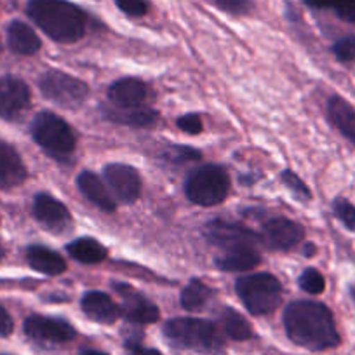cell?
<instances>
[{
  "mask_svg": "<svg viewBox=\"0 0 355 355\" xmlns=\"http://www.w3.org/2000/svg\"><path fill=\"white\" fill-rule=\"evenodd\" d=\"M284 326L296 345L310 350H326L340 343L333 313L322 303L309 300L291 303L284 312Z\"/></svg>",
  "mask_w": 355,
  "mask_h": 355,
  "instance_id": "6da1fadb",
  "label": "cell"
},
{
  "mask_svg": "<svg viewBox=\"0 0 355 355\" xmlns=\"http://www.w3.org/2000/svg\"><path fill=\"white\" fill-rule=\"evenodd\" d=\"M26 12L32 21L56 42L71 44L84 37V12L67 0H28Z\"/></svg>",
  "mask_w": 355,
  "mask_h": 355,
  "instance_id": "7a4b0ae2",
  "label": "cell"
},
{
  "mask_svg": "<svg viewBox=\"0 0 355 355\" xmlns=\"http://www.w3.org/2000/svg\"><path fill=\"white\" fill-rule=\"evenodd\" d=\"M164 334L171 343L182 348L200 352V354H220L225 343L218 327L202 319H171L164 326Z\"/></svg>",
  "mask_w": 355,
  "mask_h": 355,
  "instance_id": "3957f363",
  "label": "cell"
},
{
  "mask_svg": "<svg viewBox=\"0 0 355 355\" xmlns=\"http://www.w3.org/2000/svg\"><path fill=\"white\" fill-rule=\"evenodd\" d=\"M237 295L254 315L274 312L282 298V284L272 274L245 275L237 281Z\"/></svg>",
  "mask_w": 355,
  "mask_h": 355,
  "instance_id": "277c9868",
  "label": "cell"
},
{
  "mask_svg": "<svg viewBox=\"0 0 355 355\" xmlns=\"http://www.w3.org/2000/svg\"><path fill=\"white\" fill-rule=\"evenodd\" d=\"M228 189H230L228 174L225 173L223 167L214 166V164L197 167L190 173L185 183L189 199L204 207L223 202L228 196Z\"/></svg>",
  "mask_w": 355,
  "mask_h": 355,
  "instance_id": "5b68a950",
  "label": "cell"
},
{
  "mask_svg": "<svg viewBox=\"0 0 355 355\" xmlns=\"http://www.w3.org/2000/svg\"><path fill=\"white\" fill-rule=\"evenodd\" d=\"M32 136L37 145L53 155H67L73 152L77 145L70 125L51 112H42L33 119Z\"/></svg>",
  "mask_w": 355,
  "mask_h": 355,
  "instance_id": "8992f818",
  "label": "cell"
},
{
  "mask_svg": "<svg viewBox=\"0 0 355 355\" xmlns=\"http://www.w3.org/2000/svg\"><path fill=\"white\" fill-rule=\"evenodd\" d=\"M40 91L46 100L64 108H77L89 94L84 82L58 70H49L40 77Z\"/></svg>",
  "mask_w": 355,
  "mask_h": 355,
  "instance_id": "52a82bcc",
  "label": "cell"
},
{
  "mask_svg": "<svg viewBox=\"0 0 355 355\" xmlns=\"http://www.w3.org/2000/svg\"><path fill=\"white\" fill-rule=\"evenodd\" d=\"M206 239L216 248L223 251H232V249L241 248H256L261 242V235L254 234L249 228L241 227L237 223H228L223 220L209 221L204 228Z\"/></svg>",
  "mask_w": 355,
  "mask_h": 355,
  "instance_id": "ba28073f",
  "label": "cell"
},
{
  "mask_svg": "<svg viewBox=\"0 0 355 355\" xmlns=\"http://www.w3.org/2000/svg\"><path fill=\"white\" fill-rule=\"evenodd\" d=\"M114 289L122 300L121 313L136 324H152L159 319V309L150 300L139 295L135 288L122 282H114Z\"/></svg>",
  "mask_w": 355,
  "mask_h": 355,
  "instance_id": "9c48e42d",
  "label": "cell"
},
{
  "mask_svg": "<svg viewBox=\"0 0 355 355\" xmlns=\"http://www.w3.org/2000/svg\"><path fill=\"white\" fill-rule=\"evenodd\" d=\"M30 107V89L21 78H0V117L15 121Z\"/></svg>",
  "mask_w": 355,
  "mask_h": 355,
  "instance_id": "30bf717a",
  "label": "cell"
},
{
  "mask_svg": "<svg viewBox=\"0 0 355 355\" xmlns=\"http://www.w3.org/2000/svg\"><path fill=\"white\" fill-rule=\"evenodd\" d=\"M105 180L122 202H135L141 192V178L135 167L114 162L105 167Z\"/></svg>",
  "mask_w": 355,
  "mask_h": 355,
  "instance_id": "8fae6325",
  "label": "cell"
},
{
  "mask_svg": "<svg viewBox=\"0 0 355 355\" xmlns=\"http://www.w3.org/2000/svg\"><path fill=\"white\" fill-rule=\"evenodd\" d=\"M25 333L32 340L47 343H67L75 338V329L67 320L44 315L28 317L25 320Z\"/></svg>",
  "mask_w": 355,
  "mask_h": 355,
  "instance_id": "7c38bea8",
  "label": "cell"
},
{
  "mask_svg": "<svg viewBox=\"0 0 355 355\" xmlns=\"http://www.w3.org/2000/svg\"><path fill=\"white\" fill-rule=\"evenodd\" d=\"M303 228L288 218H274L263 225L261 242L272 249H291L303 241Z\"/></svg>",
  "mask_w": 355,
  "mask_h": 355,
  "instance_id": "4fadbf2b",
  "label": "cell"
},
{
  "mask_svg": "<svg viewBox=\"0 0 355 355\" xmlns=\"http://www.w3.org/2000/svg\"><path fill=\"white\" fill-rule=\"evenodd\" d=\"M33 214L37 221L53 232H61L70 225V213L67 207L47 193H39L33 200Z\"/></svg>",
  "mask_w": 355,
  "mask_h": 355,
  "instance_id": "5bb4252c",
  "label": "cell"
},
{
  "mask_svg": "<svg viewBox=\"0 0 355 355\" xmlns=\"http://www.w3.org/2000/svg\"><path fill=\"white\" fill-rule=\"evenodd\" d=\"M108 98L121 108L139 107L150 98V87L139 78H121L110 85Z\"/></svg>",
  "mask_w": 355,
  "mask_h": 355,
  "instance_id": "9a60e30c",
  "label": "cell"
},
{
  "mask_svg": "<svg viewBox=\"0 0 355 355\" xmlns=\"http://www.w3.org/2000/svg\"><path fill=\"white\" fill-rule=\"evenodd\" d=\"M26 178L25 164L12 146L0 143V189L8 190L21 185Z\"/></svg>",
  "mask_w": 355,
  "mask_h": 355,
  "instance_id": "2e32d148",
  "label": "cell"
},
{
  "mask_svg": "<svg viewBox=\"0 0 355 355\" xmlns=\"http://www.w3.org/2000/svg\"><path fill=\"white\" fill-rule=\"evenodd\" d=\"M82 310L89 319L100 324H114L121 315V309L114 300L100 291H91L82 298Z\"/></svg>",
  "mask_w": 355,
  "mask_h": 355,
  "instance_id": "e0dca14e",
  "label": "cell"
},
{
  "mask_svg": "<svg viewBox=\"0 0 355 355\" xmlns=\"http://www.w3.org/2000/svg\"><path fill=\"white\" fill-rule=\"evenodd\" d=\"M77 187L82 193H84L85 199H89L96 207H100L101 211H107V213H112L115 211L117 204H115V199L112 197V193L108 192V189L105 187V183L101 182L100 178L94 173H89V171H84V173L78 174L77 178Z\"/></svg>",
  "mask_w": 355,
  "mask_h": 355,
  "instance_id": "ac0fdd59",
  "label": "cell"
},
{
  "mask_svg": "<svg viewBox=\"0 0 355 355\" xmlns=\"http://www.w3.org/2000/svg\"><path fill=\"white\" fill-rule=\"evenodd\" d=\"M8 44L9 49L21 56H30L35 54L40 49L39 35L33 32L32 26H28L23 21H12L8 28Z\"/></svg>",
  "mask_w": 355,
  "mask_h": 355,
  "instance_id": "d6986e66",
  "label": "cell"
},
{
  "mask_svg": "<svg viewBox=\"0 0 355 355\" xmlns=\"http://www.w3.org/2000/svg\"><path fill=\"white\" fill-rule=\"evenodd\" d=\"M26 259L33 270L46 275H60L67 270V261L56 251L44 245H30L26 249Z\"/></svg>",
  "mask_w": 355,
  "mask_h": 355,
  "instance_id": "ffe728a7",
  "label": "cell"
},
{
  "mask_svg": "<svg viewBox=\"0 0 355 355\" xmlns=\"http://www.w3.org/2000/svg\"><path fill=\"white\" fill-rule=\"evenodd\" d=\"M327 115L334 128L355 145V108L343 98L333 96L327 103Z\"/></svg>",
  "mask_w": 355,
  "mask_h": 355,
  "instance_id": "44dd1931",
  "label": "cell"
},
{
  "mask_svg": "<svg viewBox=\"0 0 355 355\" xmlns=\"http://www.w3.org/2000/svg\"><path fill=\"white\" fill-rule=\"evenodd\" d=\"M261 261V256L256 248H241L225 251L223 256L216 258V266L225 272H245L254 268Z\"/></svg>",
  "mask_w": 355,
  "mask_h": 355,
  "instance_id": "7402d4cb",
  "label": "cell"
},
{
  "mask_svg": "<svg viewBox=\"0 0 355 355\" xmlns=\"http://www.w3.org/2000/svg\"><path fill=\"white\" fill-rule=\"evenodd\" d=\"M67 251L70 252L71 258H75L77 261L85 263V265H94V263H101L107 258L108 251L103 244H100L94 239H77V241L70 242L67 245Z\"/></svg>",
  "mask_w": 355,
  "mask_h": 355,
  "instance_id": "603a6c76",
  "label": "cell"
},
{
  "mask_svg": "<svg viewBox=\"0 0 355 355\" xmlns=\"http://www.w3.org/2000/svg\"><path fill=\"white\" fill-rule=\"evenodd\" d=\"M105 117L110 121L119 122V124H129V125H150L155 122L157 114L150 108H121L117 107L115 110H105Z\"/></svg>",
  "mask_w": 355,
  "mask_h": 355,
  "instance_id": "cb8c5ba5",
  "label": "cell"
},
{
  "mask_svg": "<svg viewBox=\"0 0 355 355\" xmlns=\"http://www.w3.org/2000/svg\"><path fill=\"white\" fill-rule=\"evenodd\" d=\"M214 291L204 282L193 281L189 282L185 289L182 291V305L185 310H190V312H197V310L204 309L207 305L211 298H213Z\"/></svg>",
  "mask_w": 355,
  "mask_h": 355,
  "instance_id": "d4e9b609",
  "label": "cell"
},
{
  "mask_svg": "<svg viewBox=\"0 0 355 355\" xmlns=\"http://www.w3.org/2000/svg\"><path fill=\"white\" fill-rule=\"evenodd\" d=\"M221 320H223V327L227 331L228 336L232 340H237V341H244L248 338H251L252 329H251V324L244 319L239 312L235 310L227 309L221 315Z\"/></svg>",
  "mask_w": 355,
  "mask_h": 355,
  "instance_id": "484cf974",
  "label": "cell"
},
{
  "mask_svg": "<svg viewBox=\"0 0 355 355\" xmlns=\"http://www.w3.org/2000/svg\"><path fill=\"white\" fill-rule=\"evenodd\" d=\"M300 288L303 291L310 293V295H320L326 289V281H324L322 274L315 268H306L303 274L300 275Z\"/></svg>",
  "mask_w": 355,
  "mask_h": 355,
  "instance_id": "4316f807",
  "label": "cell"
},
{
  "mask_svg": "<svg viewBox=\"0 0 355 355\" xmlns=\"http://www.w3.org/2000/svg\"><path fill=\"white\" fill-rule=\"evenodd\" d=\"M333 207H334V214L338 216V220H340L347 228L355 230V207L345 199L334 200Z\"/></svg>",
  "mask_w": 355,
  "mask_h": 355,
  "instance_id": "83f0119b",
  "label": "cell"
},
{
  "mask_svg": "<svg viewBox=\"0 0 355 355\" xmlns=\"http://www.w3.org/2000/svg\"><path fill=\"white\" fill-rule=\"evenodd\" d=\"M282 183H284V185L289 189V192L295 193L298 199L302 200L310 199V190L306 189L305 183H303L302 180L293 173V171H284V173H282Z\"/></svg>",
  "mask_w": 355,
  "mask_h": 355,
  "instance_id": "f1b7e54d",
  "label": "cell"
},
{
  "mask_svg": "<svg viewBox=\"0 0 355 355\" xmlns=\"http://www.w3.org/2000/svg\"><path fill=\"white\" fill-rule=\"evenodd\" d=\"M334 54L340 61H354L355 60V35L345 37L334 44Z\"/></svg>",
  "mask_w": 355,
  "mask_h": 355,
  "instance_id": "f546056e",
  "label": "cell"
},
{
  "mask_svg": "<svg viewBox=\"0 0 355 355\" xmlns=\"http://www.w3.org/2000/svg\"><path fill=\"white\" fill-rule=\"evenodd\" d=\"M121 11H124L129 16H143L148 11L146 0H115Z\"/></svg>",
  "mask_w": 355,
  "mask_h": 355,
  "instance_id": "4dcf8cb0",
  "label": "cell"
},
{
  "mask_svg": "<svg viewBox=\"0 0 355 355\" xmlns=\"http://www.w3.org/2000/svg\"><path fill=\"white\" fill-rule=\"evenodd\" d=\"M178 128L182 129V131L189 132V135H199L202 131V121H200L199 115L196 114H189V115H183L176 121Z\"/></svg>",
  "mask_w": 355,
  "mask_h": 355,
  "instance_id": "1f68e13d",
  "label": "cell"
},
{
  "mask_svg": "<svg viewBox=\"0 0 355 355\" xmlns=\"http://www.w3.org/2000/svg\"><path fill=\"white\" fill-rule=\"evenodd\" d=\"M333 8L343 21L355 23V0H334Z\"/></svg>",
  "mask_w": 355,
  "mask_h": 355,
  "instance_id": "d6a6232c",
  "label": "cell"
},
{
  "mask_svg": "<svg viewBox=\"0 0 355 355\" xmlns=\"http://www.w3.org/2000/svg\"><path fill=\"white\" fill-rule=\"evenodd\" d=\"M216 4L220 6L223 11L232 12V15H245L249 11V0H216Z\"/></svg>",
  "mask_w": 355,
  "mask_h": 355,
  "instance_id": "836d02e7",
  "label": "cell"
},
{
  "mask_svg": "<svg viewBox=\"0 0 355 355\" xmlns=\"http://www.w3.org/2000/svg\"><path fill=\"white\" fill-rule=\"evenodd\" d=\"M125 348H128L129 355H160L159 352L153 348H145L138 340H128L125 341Z\"/></svg>",
  "mask_w": 355,
  "mask_h": 355,
  "instance_id": "e575fe53",
  "label": "cell"
},
{
  "mask_svg": "<svg viewBox=\"0 0 355 355\" xmlns=\"http://www.w3.org/2000/svg\"><path fill=\"white\" fill-rule=\"evenodd\" d=\"M12 327L15 324H12L11 315L4 306L0 305V336H9L12 333Z\"/></svg>",
  "mask_w": 355,
  "mask_h": 355,
  "instance_id": "d590c367",
  "label": "cell"
},
{
  "mask_svg": "<svg viewBox=\"0 0 355 355\" xmlns=\"http://www.w3.org/2000/svg\"><path fill=\"white\" fill-rule=\"evenodd\" d=\"M305 2L312 8H329L334 4V0H305Z\"/></svg>",
  "mask_w": 355,
  "mask_h": 355,
  "instance_id": "8d00e7d4",
  "label": "cell"
},
{
  "mask_svg": "<svg viewBox=\"0 0 355 355\" xmlns=\"http://www.w3.org/2000/svg\"><path fill=\"white\" fill-rule=\"evenodd\" d=\"M80 355H108V354H103V352H98V350H84Z\"/></svg>",
  "mask_w": 355,
  "mask_h": 355,
  "instance_id": "74e56055",
  "label": "cell"
},
{
  "mask_svg": "<svg viewBox=\"0 0 355 355\" xmlns=\"http://www.w3.org/2000/svg\"><path fill=\"white\" fill-rule=\"evenodd\" d=\"M306 248H309V249H306V251H305V254H306V256H312L313 252H315V249H313V245H312V244H309V245H306Z\"/></svg>",
  "mask_w": 355,
  "mask_h": 355,
  "instance_id": "f35d334b",
  "label": "cell"
},
{
  "mask_svg": "<svg viewBox=\"0 0 355 355\" xmlns=\"http://www.w3.org/2000/svg\"><path fill=\"white\" fill-rule=\"evenodd\" d=\"M0 258H2V248H0Z\"/></svg>",
  "mask_w": 355,
  "mask_h": 355,
  "instance_id": "ab89813d",
  "label": "cell"
}]
</instances>
